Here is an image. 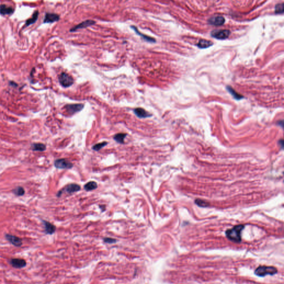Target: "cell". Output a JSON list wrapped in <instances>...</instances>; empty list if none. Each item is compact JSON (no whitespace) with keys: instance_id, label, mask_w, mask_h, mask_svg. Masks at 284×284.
Returning <instances> with one entry per match:
<instances>
[{"instance_id":"cell-1","label":"cell","mask_w":284,"mask_h":284,"mask_svg":"<svg viewBox=\"0 0 284 284\" xmlns=\"http://www.w3.org/2000/svg\"><path fill=\"white\" fill-rule=\"evenodd\" d=\"M244 225H236L231 229L228 230L226 231V236L230 240L236 243H239L241 240V233L243 230Z\"/></svg>"},{"instance_id":"cell-2","label":"cell","mask_w":284,"mask_h":284,"mask_svg":"<svg viewBox=\"0 0 284 284\" xmlns=\"http://www.w3.org/2000/svg\"><path fill=\"white\" fill-rule=\"evenodd\" d=\"M277 273V269L273 266H260L258 267L255 271L256 275L260 277H263L267 275H273Z\"/></svg>"},{"instance_id":"cell-3","label":"cell","mask_w":284,"mask_h":284,"mask_svg":"<svg viewBox=\"0 0 284 284\" xmlns=\"http://www.w3.org/2000/svg\"><path fill=\"white\" fill-rule=\"evenodd\" d=\"M58 79H59V82L60 84L63 87H65V88L71 86L73 83V78L65 72H62L59 76Z\"/></svg>"},{"instance_id":"cell-4","label":"cell","mask_w":284,"mask_h":284,"mask_svg":"<svg viewBox=\"0 0 284 284\" xmlns=\"http://www.w3.org/2000/svg\"><path fill=\"white\" fill-rule=\"evenodd\" d=\"M230 32L227 29H218L214 30L211 32V36L212 37L218 40H224L229 36Z\"/></svg>"},{"instance_id":"cell-5","label":"cell","mask_w":284,"mask_h":284,"mask_svg":"<svg viewBox=\"0 0 284 284\" xmlns=\"http://www.w3.org/2000/svg\"><path fill=\"white\" fill-rule=\"evenodd\" d=\"M56 168L60 169H68L73 167V164L65 159H60L55 161Z\"/></svg>"},{"instance_id":"cell-6","label":"cell","mask_w":284,"mask_h":284,"mask_svg":"<svg viewBox=\"0 0 284 284\" xmlns=\"http://www.w3.org/2000/svg\"><path fill=\"white\" fill-rule=\"evenodd\" d=\"M84 105L82 104H71L65 106V109L70 115H73L76 113L80 112L83 109Z\"/></svg>"},{"instance_id":"cell-7","label":"cell","mask_w":284,"mask_h":284,"mask_svg":"<svg viewBox=\"0 0 284 284\" xmlns=\"http://www.w3.org/2000/svg\"><path fill=\"white\" fill-rule=\"evenodd\" d=\"M95 23V21L91 20L84 21H83V22H81L80 24H78L77 25L73 27V28L71 29L70 32H75L76 30L79 29H85V28H87V27H88L89 26L93 25Z\"/></svg>"},{"instance_id":"cell-8","label":"cell","mask_w":284,"mask_h":284,"mask_svg":"<svg viewBox=\"0 0 284 284\" xmlns=\"http://www.w3.org/2000/svg\"><path fill=\"white\" fill-rule=\"evenodd\" d=\"M10 263L12 267L16 269H21L26 266V262L22 259H12L10 261Z\"/></svg>"},{"instance_id":"cell-9","label":"cell","mask_w":284,"mask_h":284,"mask_svg":"<svg viewBox=\"0 0 284 284\" xmlns=\"http://www.w3.org/2000/svg\"><path fill=\"white\" fill-rule=\"evenodd\" d=\"M5 237L8 241H10L12 245H14L15 247H21L22 245V241L21 239L18 238V236L10 235V234H6Z\"/></svg>"},{"instance_id":"cell-10","label":"cell","mask_w":284,"mask_h":284,"mask_svg":"<svg viewBox=\"0 0 284 284\" xmlns=\"http://www.w3.org/2000/svg\"><path fill=\"white\" fill-rule=\"evenodd\" d=\"M208 22L212 25L221 26L225 22V18L220 16H216L210 18Z\"/></svg>"},{"instance_id":"cell-11","label":"cell","mask_w":284,"mask_h":284,"mask_svg":"<svg viewBox=\"0 0 284 284\" xmlns=\"http://www.w3.org/2000/svg\"><path fill=\"white\" fill-rule=\"evenodd\" d=\"M60 20L59 15L56 14L47 13L43 21L44 23H53Z\"/></svg>"},{"instance_id":"cell-12","label":"cell","mask_w":284,"mask_h":284,"mask_svg":"<svg viewBox=\"0 0 284 284\" xmlns=\"http://www.w3.org/2000/svg\"><path fill=\"white\" fill-rule=\"evenodd\" d=\"M135 115L140 118H145L151 117L152 115H150L148 112L142 108H137L134 110Z\"/></svg>"},{"instance_id":"cell-13","label":"cell","mask_w":284,"mask_h":284,"mask_svg":"<svg viewBox=\"0 0 284 284\" xmlns=\"http://www.w3.org/2000/svg\"><path fill=\"white\" fill-rule=\"evenodd\" d=\"M43 224L45 226V232L46 234L51 235L55 232L56 227L54 225L46 221H43Z\"/></svg>"},{"instance_id":"cell-14","label":"cell","mask_w":284,"mask_h":284,"mask_svg":"<svg viewBox=\"0 0 284 284\" xmlns=\"http://www.w3.org/2000/svg\"><path fill=\"white\" fill-rule=\"evenodd\" d=\"M80 190V185L77 184H71L68 185L65 188V190L67 193L71 194L73 193L77 192Z\"/></svg>"},{"instance_id":"cell-15","label":"cell","mask_w":284,"mask_h":284,"mask_svg":"<svg viewBox=\"0 0 284 284\" xmlns=\"http://www.w3.org/2000/svg\"><path fill=\"white\" fill-rule=\"evenodd\" d=\"M14 12V10L11 7L6 6V5L0 6V14L2 15L12 14Z\"/></svg>"},{"instance_id":"cell-16","label":"cell","mask_w":284,"mask_h":284,"mask_svg":"<svg viewBox=\"0 0 284 284\" xmlns=\"http://www.w3.org/2000/svg\"><path fill=\"white\" fill-rule=\"evenodd\" d=\"M132 28L135 31V32L138 35H139L144 40L146 41L149 42H152V43L153 42H155V40L154 38L151 37H149V36H148L146 35L142 34V33H141L140 32L138 31V29L135 26H132Z\"/></svg>"},{"instance_id":"cell-17","label":"cell","mask_w":284,"mask_h":284,"mask_svg":"<svg viewBox=\"0 0 284 284\" xmlns=\"http://www.w3.org/2000/svg\"><path fill=\"white\" fill-rule=\"evenodd\" d=\"M212 45L213 43L211 41L205 40H201L199 41L197 46L200 49H207L212 46Z\"/></svg>"},{"instance_id":"cell-18","label":"cell","mask_w":284,"mask_h":284,"mask_svg":"<svg viewBox=\"0 0 284 284\" xmlns=\"http://www.w3.org/2000/svg\"><path fill=\"white\" fill-rule=\"evenodd\" d=\"M98 185L97 183L95 181H89L88 183L86 184L84 186V189L87 190V191H91V190H93L96 189L97 188Z\"/></svg>"},{"instance_id":"cell-19","label":"cell","mask_w":284,"mask_h":284,"mask_svg":"<svg viewBox=\"0 0 284 284\" xmlns=\"http://www.w3.org/2000/svg\"><path fill=\"white\" fill-rule=\"evenodd\" d=\"M126 137V133H118L114 136V139L118 142V143L123 144L124 143V139Z\"/></svg>"},{"instance_id":"cell-20","label":"cell","mask_w":284,"mask_h":284,"mask_svg":"<svg viewBox=\"0 0 284 284\" xmlns=\"http://www.w3.org/2000/svg\"><path fill=\"white\" fill-rule=\"evenodd\" d=\"M38 17V11H37L34 12V14H33L32 16V18H29L28 20L26 21V25H25V27L29 26V25L35 23V22L37 20Z\"/></svg>"},{"instance_id":"cell-21","label":"cell","mask_w":284,"mask_h":284,"mask_svg":"<svg viewBox=\"0 0 284 284\" xmlns=\"http://www.w3.org/2000/svg\"><path fill=\"white\" fill-rule=\"evenodd\" d=\"M32 149L36 151H44L46 149V146L42 143L33 144L32 146Z\"/></svg>"},{"instance_id":"cell-22","label":"cell","mask_w":284,"mask_h":284,"mask_svg":"<svg viewBox=\"0 0 284 284\" xmlns=\"http://www.w3.org/2000/svg\"><path fill=\"white\" fill-rule=\"evenodd\" d=\"M227 89L228 90V91L230 93V94H231L232 96H233L234 98L235 99H236L239 100V99H242V98H243V97L242 95H239L238 93H236L234 89H232L231 87H227Z\"/></svg>"},{"instance_id":"cell-23","label":"cell","mask_w":284,"mask_h":284,"mask_svg":"<svg viewBox=\"0 0 284 284\" xmlns=\"http://www.w3.org/2000/svg\"><path fill=\"white\" fill-rule=\"evenodd\" d=\"M107 144H108V143L107 142H102V143L96 144H95V146H92V149L94 150H95V151H99L102 148L106 146Z\"/></svg>"},{"instance_id":"cell-24","label":"cell","mask_w":284,"mask_h":284,"mask_svg":"<svg viewBox=\"0 0 284 284\" xmlns=\"http://www.w3.org/2000/svg\"><path fill=\"white\" fill-rule=\"evenodd\" d=\"M276 14H282L284 12V4H278L275 7V11Z\"/></svg>"},{"instance_id":"cell-25","label":"cell","mask_w":284,"mask_h":284,"mask_svg":"<svg viewBox=\"0 0 284 284\" xmlns=\"http://www.w3.org/2000/svg\"><path fill=\"white\" fill-rule=\"evenodd\" d=\"M14 193L16 195L21 196V195H23L24 194L25 190L22 187H18L16 189H15L14 190Z\"/></svg>"},{"instance_id":"cell-26","label":"cell","mask_w":284,"mask_h":284,"mask_svg":"<svg viewBox=\"0 0 284 284\" xmlns=\"http://www.w3.org/2000/svg\"><path fill=\"white\" fill-rule=\"evenodd\" d=\"M195 203L197 204L198 205H199V206L201 207H207V206H208V205H209V204L207 203V202L203 201V200H199V199L196 200H195Z\"/></svg>"},{"instance_id":"cell-27","label":"cell","mask_w":284,"mask_h":284,"mask_svg":"<svg viewBox=\"0 0 284 284\" xmlns=\"http://www.w3.org/2000/svg\"><path fill=\"white\" fill-rule=\"evenodd\" d=\"M103 241L106 243H108V244H113V243H116L117 240L115 239L110 238H105L103 239Z\"/></svg>"}]
</instances>
